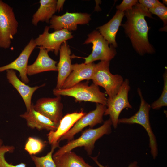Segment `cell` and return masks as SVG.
<instances>
[{
    "label": "cell",
    "instance_id": "cell-32",
    "mask_svg": "<svg viewBox=\"0 0 167 167\" xmlns=\"http://www.w3.org/2000/svg\"><path fill=\"white\" fill-rule=\"evenodd\" d=\"M3 141L1 139H0V146L2 145Z\"/></svg>",
    "mask_w": 167,
    "mask_h": 167
},
{
    "label": "cell",
    "instance_id": "cell-16",
    "mask_svg": "<svg viewBox=\"0 0 167 167\" xmlns=\"http://www.w3.org/2000/svg\"><path fill=\"white\" fill-rule=\"evenodd\" d=\"M60 58L57 67L58 74L56 88L60 89L72 71L71 51L67 42L63 43L59 50Z\"/></svg>",
    "mask_w": 167,
    "mask_h": 167
},
{
    "label": "cell",
    "instance_id": "cell-28",
    "mask_svg": "<svg viewBox=\"0 0 167 167\" xmlns=\"http://www.w3.org/2000/svg\"><path fill=\"white\" fill-rule=\"evenodd\" d=\"M138 2L136 0H123L122 3L116 6L118 10L124 12L132 9Z\"/></svg>",
    "mask_w": 167,
    "mask_h": 167
},
{
    "label": "cell",
    "instance_id": "cell-9",
    "mask_svg": "<svg viewBox=\"0 0 167 167\" xmlns=\"http://www.w3.org/2000/svg\"><path fill=\"white\" fill-rule=\"evenodd\" d=\"M49 27L46 26L43 33L35 39L37 46L41 47L49 52H54L57 55L62 44L73 38L71 33L66 29H62L49 32Z\"/></svg>",
    "mask_w": 167,
    "mask_h": 167
},
{
    "label": "cell",
    "instance_id": "cell-8",
    "mask_svg": "<svg viewBox=\"0 0 167 167\" xmlns=\"http://www.w3.org/2000/svg\"><path fill=\"white\" fill-rule=\"evenodd\" d=\"M130 89L129 81L126 79L118 93L113 97L107 99L106 109L104 115L109 116L115 129L117 127L119 116L122 110L125 108H132L128 98Z\"/></svg>",
    "mask_w": 167,
    "mask_h": 167
},
{
    "label": "cell",
    "instance_id": "cell-19",
    "mask_svg": "<svg viewBox=\"0 0 167 167\" xmlns=\"http://www.w3.org/2000/svg\"><path fill=\"white\" fill-rule=\"evenodd\" d=\"M40 51L34 62L28 65L27 74L32 75L42 72L49 71H58L56 64L57 62L49 56L48 52L42 47H39Z\"/></svg>",
    "mask_w": 167,
    "mask_h": 167
},
{
    "label": "cell",
    "instance_id": "cell-3",
    "mask_svg": "<svg viewBox=\"0 0 167 167\" xmlns=\"http://www.w3.org/2000/svg\"><path fill=\"white\" fill-rule=\"evenodd\" d=\"M53 93L56 96H63L74 97L76 101H89L106 106L107 98L99 87L94 84L90 85L87 83H79L67 88H54Z\"/></svg>",
    "mask_w": 167,
    "mask_h": 167
},
{
    "label": "cell",
    "instance_id": "cell-29",
    "mask_svg": "<svg viewBox=\"0 0 167 167\" xmlns=\"http://www.w3.org/2000/svg\"><path fill=\"white\" fill-rule=\"evenodd\" d=\"M138 2L148 10L162 3L157 0H139Z\"/></svg>",
    "mask_w": 167,
    "mask_h": 167
},
{
    "label": "cell",
    "instance_id": "cell-13",
    "mask_svg": "<svg viewBox=\"0 0 167 167\" xmlns=\"http://www.w3.org/2000/svg\"><path fill=\"white\" fill-rule=\"evenodd\" d=\"M36 46L35 39H31L15 60L0 67V72L10 69L17 71L21 81L26 84L28 83L29 80L27 74L28 63L31 53Z\"/></svg>",
    "mask_w": 167,
    "mask_h": 167
},
{
    "label": "cell",
    "instance_id": "cell-10",
    "mask_svg": "<svg viewBox=\"0 0 167 167\" xmlns=\"http://www.w3.org/2000/svg\"><path fill=\"white\" fill-rule=\"evenodd\" d=\"M106 109V105L96 103L95 109L86 114L79 119L61 138L60 141L64 140L69 141L72 140L75 135L85 127L89 126L92 128L97 124L102 123L103 122V116Z\"/></svg>",
    "mask_w": 167,
    "mask_h": 167
},
{
    "label": "cell",
    "instance_id": "cell-14",
    "mask_svg": "<svg viewBox=\"0 0 167 167\" xmlns=\"http://www.w3.org/2000/svg\"><path fill=\"white\" fill-rule=\"evenodd\" d=\"M86 113L83 110L65 115L60 120L57 129L55 131H50L47 134L49 143L51 148L55 149L59 146L61 138L67 133L75 123Z\"/></svg>",
    "mask_w": 167,
    "mask_h": 167
},
{
    "label": "cell",
    "instance_id": "cell-22",
    "mask_svg": "<svg viewBox=\"0 0 167 167\" xmlns=\"http://www.w3.org/2000/svg\"><path fill=\"white\" fill-rule=\"evenodd\" d=\"M57 167H93L71 151L58 156L53 155Z\"/></svg>",
    "mask_w": 167,
    "mask_h": 167
},
{
    "label": "cell",
    "instance_id": "cell-18",
    "mask_svg": "<svg viewBox=\"0 0 167 167\" xmlns=\"http://www.w3.org/2000/svg\"><path fill=\"white\" fill-rule=\"evenodd\" d=\"M20 116L26 120L27 126L32 129L55 131L59 125L36 111L33 108L32 103L30 109Z\"/></svg>",
    "mask_w": 167,
    "mask_h": 167
},
{
    "label": "cell",
    "instance_id": "cell-4",
    "mask_svg": "<svg viewBox=\"0 0 167 167\" xmlns=\"http://www.w3.org/2000/svg\"><path fill=\"white\" fill-rule=\"evenodd\" d=\"M137 91L140 99V104L138 110L130 118H119L118 124H137L142 126L148 133L149 138L150 152L153 158L155 159L158 156V149L156 138L150 122L149 114L151 106L144 98L141 89L138 88Z\"/></svg>",
    "mask_w": 167,
    "mask_h": 167
},
{
    "label": "cell",
    "instance_id": "cell-30",
    "mask_svg": "<svg viewBox=\"0 0 167 167\" xmlns=\"http://www.w3.org/2000/svg\"><path fill=\"white\" fill-rule=\"evenodd\" d=\"M98 156L95 157H91V158L94 161L95 163L99 167H107L106 166H104L101 164L98 161ZM127 167H140L138 166V162L136 161H134L129 164Z\"/></svg>",
    "mask_w": 167,
    "mask_h": 167
},
{
    "label": "cell",
    "instance_id": "cell-25",
    "mask_svg": "<svg viewBox=\"0 0 167 167\" xmlns=\"http://www.w3.org/2000/svg\"><path fill=\"white\" fill-rule=\"evenodd\" d=\"M164 85L162 93L159 98L152 103L151 108L158 110L163 107L167 106V71L166 70L163 75Z\"/></svg>",
    "mask_w": 167,
    "mask_h": 167
},
{
    "label": "cell",
    "instance_id": "cell-7",
    "mask_svg": "<svg viewBox=\"0 0 167 167\" xmlns=\"http://www.w3.org/2000/svg\"><path fill=\"white\" fill-rule=\"evenodd\" d=\"M92 43L93 45L91 54L86 57H79L85 59L86 64L101 60L110 61L114 58L116 52L112 45L109 46L108 42L98 31L94 30L88 34L84 44Z\"/></svg>",
    "mask_w": 167,
    "mask_h": 167
},
{
    "label": "cell",
    "instance_id": "cell-12",
    "mask_svg": "<svg viewBox=\"0 0 167 167\" xmlns=\"http://www.w3.org/2000/svg\"><path fill=\"white\" fill-rule=\"evenodd\" d=\"M63 107L60 96L54 98H41L33 105V108L36 111L58 124L63 117Z\"/></svg>",
    "mask_w": 167,
    "mask_h": 167
},
{
    "label": "cell",
    "instance_id": "cell-15",
    "mask_svg": "<svg viewBox=\"0 0 167 167\" xmlns=\"http://www.w3.org/2000/svg\"><path fill=\"white\" fill-rule=\"evenodd\" d=\"M96 64L93 62L72 64V71L64 82L61 88L71 87L84 80L92 79Z\"/></svg>",
    "mask_w": 167,
    "mask_h": 167
},
{
    "label": "cell",
    "instance_id": "cell-27",
    "mask_svg": "<svg viewBox=\"0 0 167 167\" xmlns=\"http://www.w3.org/2000/svg\"><path fill=\"white\" fill-rule=\"evenodd\" d=\"M148 10L151 14L157 15L162 20L165 25V27L162 28V30L166 31L167 24V7L164 4L162 3Z\"/></svg>",
    "mask_w": 167,
    "mask_h": 167
},
{
    "label": "cell",
    "instance_id": "cell-2",
    "mask_svg": "<svg viewBox=\"0 0 167 167\" xmlns=\"http://www.w3.org/2000/svg\"><path fill=\"white\" fill-rule=\"evenodd\" d=\"M112 121L109 118L101 126L96 129L89 128L85 130L81 135L75 140H71L59 148L53 155L58 156L71 151L78 147H84L88 155L92 154L96 141L105 135L112 132Z\"/></svg>",
    "mask_w": 167,
    "mask_h": 167
},
{
    "label": "cell",
    "instance_id": "cell-1",
    "mask_svg": "<svg viewBox=\"0 0 167 167\" xmlns=\"http://www.w3.org/2000/svg\"><path fill=\"white\" fill-rule=\"evenodd\" d=\"M124 13L127 20L123 27L136 51L140 55L153 53L154 49L148 38L149 28L145 19V16L152 18L151 13L138 2Z\"/></svg>",
    "mask_w": 167,
    "mask_h": 167
},
{
    "label": "cell",
    "instance_id": "cell-6",
    "mask_svg": "<svg viewBox=\"0 0 167 167\" xmlns=\"http://www.w3.org/2000/svg\"><path fill=\"white\" fill-rule=\"evenodd\" d=\"M18 24L12 8L0 0V48L10 47L17 32Z\"/></svg>",
    "mask_w": 167,
    "mask_h": 167
},
{
    "label": "cell",
    "instance_id": "cell-11",
    "mask_svg": "<svg viewBox=\"0 0 167 167\" xmlns=\"http://www.w3.org/2000/svg\"><path fill=\"white\" fill-rule=\"evenodd\" d=\"M91 19L90 15L87 13L66 12L62 15H53L49 21V27L55 31L63 29L75 31L78 24H87Z\"/></svg>",
    "mask_w": 167,
    "mask_h": 167
},
{
    "label": "cell",
    "instance_id": "cell-21",
    "mask_svg": "<svg viewBox=\"0 0 167 167\" xmlns=\"http://www.w3.org/2000/svg\"><path fill=\"white\" fill-rule=\"evenodd\" d=\"M57 2L56 0H40V7L33 15L32 24L36 26L40 21L49 23L56 11Z\"/></svg>",
    "mask_w": 167,
    "mask_h": 167
},
{
    "label": "cell",
    "instance_id": "cell-26",
    "mask_svg": "<svg viewBox=\"0 0 167 167\" xmlns=\"http://www.w3.org/2000/svg\"><path fill=\"white\" fill-rule=\"evenodd\" d=\"M15 149L13 146L2 145L0 146V167H26V165L24 163H21L14 165L9 163L5 159V154L13 152Z\"/></svg>",
    "mask_w": 167,
    "mask_h": 167
},
{
    "label": "cell",
    "instance_id": "cell-24",
    "mask_svg": "<svg viewBox=\"0 0 167 167\" xmlns=\"http://www.w3.org/2000/svg\"><path fill=\"white\" fill-rule=\"evenodd\" d=\"M54 149L51 148V151L46 155L41 157L31 155V158L35 167H57L53 158L52 155Z\"/></svg>",
    "mask_w": 167,
    "mask_h": 167
},
{
    "label": "cell",
    "instance_id": "cell-33",
    "mask_svg": "<svg viewBox=\"0 0 167 167\" xmlns=\"http://www.w3.org/2000/svg\"><path fill=\"white\" fill-rule=\"evenodd\" d=\"M163 2H164V3H165V4H167V0H163Z\"/></svg>",
    "mask_w": 167,
    "mask_h": 167
},
{
    "label": "cell",
    "instance_id": "cell-20",
    "mask_svg": "<svg viewBox=\"0 0 167 167\" xmlns=\"http://www.w3.org/2000/svg\"><path fill=\"white\" fill-rule=\"evenodd\" d=\"M125 15L124 12L117 10L115 15L108 23L97 28L104 38L114 47H117L116 36Z\"/></svg>",
    "mask_w": 167,
    "mask_h": 167
},
{
    "label": "cell",
    "instance_id": "cell-23",
    "mask_svg": "<svg viewBox=\"0 0 167 167\" xmlns=\"http://www.w3.org/2000/svg\"><path fill=\"white\" fill-rule=\"evenodd\" d=\"M46 144V141L33 137H29L25 145L24 150L31 155H35L41 152Z\"/></svg>",
    "mask_w": 167,
    "mask_h": 167
},
{
    "label": "cell",
    "instance_id": "cell-5",
    "mask_svg": "<svg viewBox=\"0 0 167 167\" xmlns=\"http://www.w3.org/2000/svg\"><path fill=\"white\" fill-rule=\"evenodd\" d=\"M110 61H101L96 64L91 80L93 84L103 87L109 97L112 98L118 92L124 80L119 74L113 75L109 70Z\"/></svg>",
    "mask_w": 167,
    "mask_h": 167
},
{
    "label": "cell",
    "instance_id": "cell-31",
    "mask_svg": "<svg viewBox=\"0 0 167 167\" xmlns=\"http://www.w3.org/2000/svg\"><path fill=\"white\" fill-rule=\"evenodd\" d=\"M65 0H58L57 2L56 6V11H58V12L62 9L64 5Z\"/></svg>",
    "mask_w": 167,
    "mask_h": 167
},
{
    "label": "cell",
    "instance_id": "cell-17",
    "mask_svg": "<svg viewBox=\"0 0 167 167\" xmlns=\"http://www.w3.org/2000/svg\"><path fill=\"white\" fill-rule=\"evenodd\" d=\"M6 76L9 82L17 91L20 94L25 104L26 111L31 108L32 96L34 92L44 85L31 87L26 84L17 77L13 70L6 71Z\"/></svg>",
    "mask_w": 167,
    "mask_h": 167
}]
</instances>
